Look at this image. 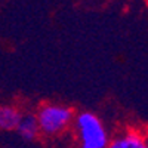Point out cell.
Listing matches in <instances>:
<instances>
[{
	"mask_svg": "<svg viewBox=\"0 0 148 148\" xmlns=\"http://www.w3.org/2000/svg\"><path fill=\"white\" fill-rule=\"evenodd\" d=\"M73 132L79 148H107L111 141L105 123L92 111H82L74 116Z\"/></svg>",
	"mask_w": 148,
	"mask_h": 148,
	"instance_id": "cell-1",
	"label": "cell"
},
{
	"mask_svg": "<svg viewBox=\"0 0 148 148\" xmlns=\"http://www.w3.org/2000/svg\"><path fill=\"white\" fill-rule=\"evenodd\" d=\"M74 116H76L74 111L64 104L46 102L40 105V108L36 113L40 127V135L49 138L62 135L73 125Z\"/></svg>",
	"mask_w": 148,
	"mask_h": 148,
	"instance_id": "cell-2",
	"label": "cell"
},
{
	"mask_svg": "<svg viewBox=\"0 0 148 148\" xmlns=\"http://www.w3.org/2000/svg\"><path fill=\"white\" fill-rule=\"evenodd\" d=\"M107 148H148V135L135 127L123 129L111 138Z\"/></svg>",
	"mask_w": 148,
	"mask_h": 148,
	"instance_id": "cell-3",
	"label": "cell"
},
{
	"mask_svg": "<svg viewBox=\"0 0 148 148\" xmlns=\"http://www.w3.org/2000/svg\"><path fill=\"white\" fill-rule=\"evenodd\" d=\"M15 132L24 141H34L40 136V127L36 114H22Z\"/></svg>",
	"mask_w": 148,
	"mask_h": 148,
	"instance_id": "cell-4",
	"label": "cell"
},
{
	"mask_svg": "<svg viewBox=\"0 0 148 148\" xmlns=\"http://www.w3.org/2000/svg\"><path fill=\"white\" fill-rule=\"evenodd\" d=\"M21 117H22V113L18 107L9 105V104L0 105V130L2 132L15 130Z\"/></svg>",
	"mask_w": 148,
	"mask_h": 148,
	"instance_id": "cell-5",
	"label": "cell"
}]
</instances>
